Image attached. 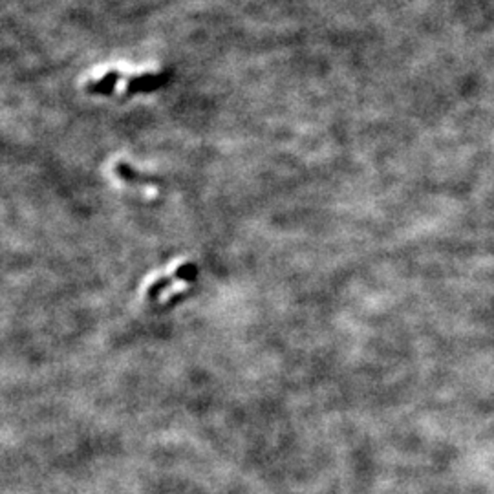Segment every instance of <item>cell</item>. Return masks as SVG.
Returning <instances> with one entry per match:
<instances>
[{"label":"cell","instance_id":"cell-2","mask_svg":"<svg viewBox=\"0 0 494 494\" xmlns=\"http://www.w3.org/2000/svg\"><path fill=\"white\" fill-rule=\"evenodd\" d=\"M115 174L121 178V180H125V182L129 183H141V185H151L149 182H156V180H152V178L149 176H143V174H140V172H135L134 169H131L129 165H125V163H120V165H115Z\"/></svg>","mask_w":494,"mask_h":494},{"label":"cell","instance_id":"cell-1","mask_svg":"<svg viewBox=\"0 0 494 494\" xmlns=\"http://www.w3.org/2000/svg\"><path fill=\"white\" fill-rule=\"evenodd\" d=\"M198 275V269L194 264H183L182 267H178L176 273L171 276V278H160V281H156L154 284H152L151 287H149V292H146V296L151 298V301H158V296L162 295L163 292H165L167 287H171V284L174 281H194Z\"/></svg>","mask_w":494,"mask_h":494}]
</instances>
